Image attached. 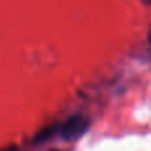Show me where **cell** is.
<instances>
[{
	"label": "cell",
	"instance_id": "obj_1",
	"mask_svg": "<svg viewBox=\"0 0 151 151\" xmlns=\"http://www.w3.org/2000/svg\"><path fill=\"white\" fill-rule=\"evenodd\" d=\"M90 127V119L82 114H74L69 117L61 126H58V135L61 139L73 142L80 139Z\"/></svg>",
	"mask_w": 151,
	"mask_h": 151
},
{
	"label": "cell",
	"instance_id": "obj_2",
	"mask_svg": "<svg viewBox=\"0 0 151 151\" xmlns=\"http://www.w3.org/2000/svg\"><path fill=\"white\" fill-rule=\"evenodd\" d=\"M58 130V126L57 125H50V126H47V127H42L39 133L35 135L33 138V143L39 145V143H42V142L48 141L50 139Z\"/></svg>",
	"mask_w": 151,
	"mask_h": 151
},
{
	"label": "cell",
	"instance_id": "obj_3",
	"mask_svg": "<svg viewBox=\"0 0 151 151\" xmlns=\"http://www.w3.org/2000/svg\"><path fill=\"white\" fill-rule=\"evenodd\" d=\"M0 151H19L17 145H9V146H5L3 149H0Z\"/></svg>",
	"mask_w": 151,
	"mask_h": 151
},
{
	"label": "cell",
	"instance_id": "obj_4",
	"mask_svg": "<svg viewBox=\"0 0 151 151\" xmlns=\"http://www.w3.org/2000/svg\"><path fill=\"white\" fill-rule=\"evenodd\" d=\"M50 151H60V150H50Z\"/></svg>",
	"mask_w": 151,
	"mask_h": 151
}]
</instances>
